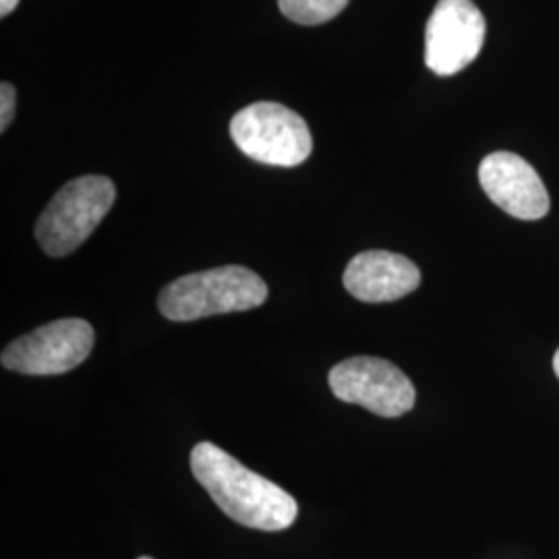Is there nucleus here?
<instances>
[{
    "label": "nucleus",
    "instance_id": "1",
    "mask_svg": "<svg viewBox=\"0 0 559 559\" xmlns=\"http://www.w3.org/2000/svg\"><path fill=\"white\" fill-rule=\"evenodd\" d=\"M191 471L222 512L242 526L276 533L297 520L299 506L288 491L249 471L216 443L201 441L193 448Z\"/></svg>",
    "mask_w": 559,
    "mask_h": 559
},
{
    "label": "nucleus",
    "instance_id": "2",
    "mask_svg": "<svg viewBox=\"0 0 559 559\" xmlns=\"http://www.w3.org/2000/svg\"><path fill=\"white\" fill-rule=\"evenodd\" d=\"M265 299L267 284L253 270L224 265L170 282L158 297V309L166 320L198 321L249 311Z\"/></svg>",
    "mask_w": 559,
    "mask_h": 559
},
{
    "label": "nucleus",
    "instance_id": "3",
    "mask_svg": "<svg viewBox=\"0 0 559 559\" xmlns=\"http://www.w3.org/2000/svg\"><path fill=\"white\" fill-rule=\"evenodd\" d=\"M117 200L115 182L106 177H80L67 182L41 212L36 239L50 258L80 249L98 228Z\"/></svg>",
    "mask_w": 559,
    "mask_h": 559
},
{
    "label": "nucleus",
    "instance_id": "4",
    "mask_svg": "<svg viewBox=\"0 0 559 559\" xmlns=\"http://www.w3.org/2000/svg\"><path fill=\"white\" fill-rule=\"evenodd\" d=\"M230 138L251 160L293 168L311 156L307 122L278 102H255L230 120Z\"/></svg>",
    "mask_w": 559,
    "mask_h": 559
},
{
    "label": "nucleus",
    "instance_id": "5",
    "mask_svg": "<svg viewBox=\"0 0 559 559\" xmlns=\"http://www.w3.org/2000/svg\"><path fill=\"white\" fill-rule=\"evenodd\" d=\"M94 340V328L85 320L52 321L11 342L0 360L4 369L25 376H59L90 357Z\"/></svg>",
    "mask_w": 559,
    "mask_h": 559
},
{
    "label": "nucleus",
    "instance_id": "6",
    "mask_svg": "<svg viewBox=\"0 0 559 559\" xmlns=\"http://www.w3.org/2000/svg\"><path fill=\"white\" fill-rule=\"evenodd\" d=\"M330 388L346 404L396 419L415 406V385L390 360L378 357H355L338 362L330 371Z\"/></svg>",
    "mask_w": 559,
    "mask_h": 559
},
{
    "label": "nucleus",
    "instance_id": "7",
    "mask_svg": "<svg viewBox=\"0 0 559 559\" xmlns=\"http://www.w3.org/2000/svg\"><path fill=\"white\" fill-rule=\"evenodd\" d=\"M485 29L473 0H440L425 27V64L440 78L456 75L479 57Z\"/></svg>",
    "mask_w": 559,
    "mask_h": 559
},
{
    "label": "nucleus",
    "instance_id": "8",
    "mask_svg": "<svg viewBox=\"0 0 559 559\" xmlns=\"http://www.w3.org/2000/svg\"><path fill=\"white\" fill-rule=\"evenodd\" d=\"M479 180L487 198L519 221H539L549 212V193L537 170L512 152H496L480 162Z\"/></svg>",
    "mask_w": 559,
    "mask_h": 559
},
{
    "label": "nucleus",
    "instance_id": "9",
    "mask_svg": "<svg viewBox=\"0 0 559 559\" xmlns=\"http://www.w3.org/2000/svg\"><path fill=\"white\" fill-rule=\"evenodd\" d=\"M420 284L419 267L392 251H365L344 270V288L362 302L399 300Z\"/></svg>",
    "mask_w": 559,
    "mask_h": 559
},
{
    "label": "nucleus",
    "instance_id": "10",
    "mask_svg": "<svg viewBox=\"0 0 559 559\" xmlns=\"http://www.w3.org/2000/svg\"><path fill=\"white\" fill-rule=\"evenodd\" d=\"M346 4L348 0H278L282 15L299 25H321L334 20Z\"/></svg>",
    "mask_w": 559,
    "mask_h": 559
},
{
    "label": "nucleus",
    "instance_id": "11",
    "mask_svg": "<svg viewBox=\"0 0 559 559\" xmlns=\"http://www.w3.org/2000/svg\"><path fill=\"white\" fill-rule=\"evenodd\" d=\"M15 102H17V92L9 81H2L0 85V131H7L11 124L13 115H15Z\"/></svg>",
    "mask_w": 559,
    "mask_h": 559
},
{
    "label": "nucleus",
    "instance_id": "12",
    "mask_svg": "<svg viewBox=\"0 0 559 559\" xmlns=\"http://www.w3.org/2000/svg\"><path fill=\"white\" fill-rule=\"evenodd\" d=\"M20 0H0V17H7L9 13H13L17 9Z\"/></svg>",
    "mask_w": 559,
    "mask_h": 559
},
{
    "label": "nucleus",
    "instance_id": "13",
    "mask_svg": "<svg viewBox=\"0 0 559 559\" xmlns=\"http://www.w3.org/2000/svg\"><path fill=\"white\" fill-rule=\"evenodd\" d=\"M554 371H556V376L559 378V348L558 353H556V357H554Z\"/></svg>",
    "mask_w": 559,
    "mask_h": 559
},
{
    "label": "nucleus",
    "instance_id": "14",
    "mask_svg": "<svg viewBox=\"0 0 559 559\" xmlns=\"http://www.w3.org/2000/svg\"><path fill=\"white\" fill-rule=\"evenodd\" d=\"M140 559H152V558H140Z\"/></svg>",
    "mask_w": 559,
    "mask_h": 559
}]
</instances>
